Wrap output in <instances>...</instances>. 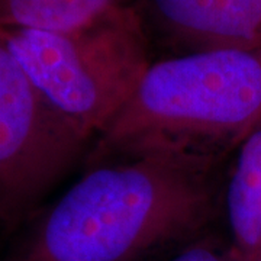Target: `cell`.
I'll list each match as a JSON object with an SVG mask.
<instances>
[{"instance_id":"7a4b0ae2","label":"cell","mask_w":261,"mask_h":261,"mask_svg":"<svg viewBox=\"0 0 261 261\" xmlns=\"http://www.w3.org/2000/svg\"><path fill=\"white\" fill-rule=\"evenodd\" d=\"M260 122L261 48L189 51L149 64L86 164L161 152L224 159Z\"/></svg>"},{"instance_id":"3957f363","label":"cell","mask_w":261,"mask_h":261,"mask_svg":"<svg viewBox=\"0 0 261 261\" xmlns=\"http://www.w3.org/2000/svg\"><path fill=\"white\" fill-rule=\"evenodd\" d=\"M0 37L49 108L89 141L111 125L151 64L141 6L74 32L0 27Z\"/></svg>"},{"instance_id":"ba28073f","label":"cell","mask_w":261,"mask_h":261,"mask_svg":"<svg viewBox=\"0 0 261 261\" xmlns=\"http://www.w3.org/2000/svg\"><path fill=\"white\" fill-rule=\"evenodd\" d=\"M168 261H237L231 250H222L211 241L187 245Z\"/></svg>"},{"instance_id":"5b68a950","label":"cell","mask_w":261,"mask_h":261,"mask_svg":"<svg viewBox=\"0 0 261 261\" xmlns=\"http://www.w3.org/2000/svg\"><path fill=\"white\" fill-rule=\"evenodd\" d=\"M141 10L190 51L261 48V0H141Z\"/></svg>"},{"instance_id":"52a82bcc","label":"cell","mask_w":261,"mask_h":261,"mask_svg":"<svg viewBox=\"0 0 261 261\" xmlns=\"http://www.w3.org/2000/svg\"><path fill=\"white\" fill-rule=\"evenodd\" d=\"M135 6L141 0H0V27L74 32Z\"/></svg>"},{"instance_id":"9c48e42d","label":"cell","mask_w":261,"mask_h":261,"mask_svg":"<svg viewBox=\"0 0 261 261\" xmlns=\"http://www.w3.org/2000/svg\"><path fill=\"white\" fill-rule=\"evenodd\" d=\"M260 261H261V258H260Z\"/></svg>"},{"instance_id":"277c9868","label":"cell","mask_w":261,"mask_h":261,"mask_svg":"<svg viewBox=\"0 0 261 261\" xmlns=\"http://www.w3.org/2000/svg\"><path fill=\"white\" fill-rule=\"evenodd\" d=\"M89 142L49 108L0 37V222H18Z\"/></svg>"},{"instance_id":"8992f818","label":"cell","mask_w":261,"mask_h":261,"mask_svg":"<svg viewBox=\"0 0 261 261\" xmlns=\"http://www.w3.org/2000/svg\"><path fill=\"white\" fill-rule=\"evenodd\" d=\"M224 209L237 261L261 258V122L240 145L225 185Z\"/></svg>"},{"instance_id":"6da1fadb","label":"cell","mask_w":261,"mask_h":261,"mask_svg":"<svg viewBox=\"0 0 261 261\" xmlns=\"http://www.w3.org/2000/svg\"><path fill=\"white\" fill-rule=\"evenodd\" d=\"M219 157L147 154L87 167L12 261H138L214 219Z\"/></svg>"}]
</instances>
